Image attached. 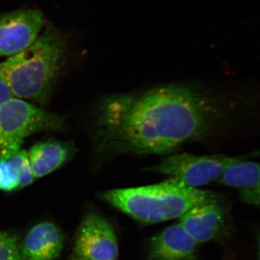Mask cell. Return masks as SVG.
Listing matches in <instances>:
<instances>
[{
    "mask_svg": "<svg viewBox=\"0 0 260 260\" xmlns=\"http://www.w3.org/2000/svg\"><path fill=\"white\" fill-rule=\"evenodd\" d=\"M20 243L15 234L0 231V260H22Z\"/></svg>",
    "mask_w": 260,
    "mask_h": 260,
    "instance_id": "obj_14",
    "label": "cell"
},
{
    "mask_svg": "<svg viewBox=\"0 0 260 260\" xmlns=\"http://www.w3.org/2000/svg\"><path fill=\"white\" fill-rule=\"evenodd\" d=\"M239 191L243 203L259 205V164L249 161L246 157L225 169L217 180Z\"/></svg>",
    "mask_w": 260,
    "mask_h": 260,
    "instance_id": "obj_12",
    "label": "cell"
},
{
    "mask_svg": "<svg viewBox=\"0 0 260 260\" xmlns=\"http://www.w3.org/2000/svg\"><path fill=\"white\" fill-rule=\"evenodd\" d=\"M70 260H86V259H82V258H79V257H78V256L73 255L71 256V258H70Z\"/></svg>",
    "mask_w": 260,
    "mask_h": 260,
    "instance_id": "obj_16",
    "label": "cell"
},
{
    "mask_svg": "<svg viewBox=\"0 0 260 260\" xmlns=\"http://www.w3.org/2000/svg\"><path fill=\"white\" fill-rule=\"evenodd\" d=\"M227 116L218 98L190 85L113 94L98 108L97 150L109 156L172 153L184 143L206 139Z\"/></svg>",
    "mask_w": 260,
    "mask_h": 260,
    "instance_id": "obj_1",
    "label": "cell"
},
{
    "mask_svg": "<svg viewBox=\"0 0 260 260\" xmlns=\"http://www.w3.org/2000/svg\"><path fill=\"white\" fill-rule=\"evenodd\" d=\"M64 124V118L60 116L22 99H10L0 105V158L16 153L28 136L58 131Z\"/></svg>",
    "mask_w": 260,
    "mask_h": 260,
    "instance_id": "obj_4",
    "label": "cell"
},
{
    "mask_svg": "<svg viewBox=\"0 0 260 260\" xmlns=\"http://www.w3.org/2000/svg\"><path fill=\"white\" fill-rule=\"evenodd\" d=\"M101 198L138 221L151 224L180 218L193 207L216 197L171 178L153 185L105 191Z\"/></svg>",
    "mask_w": 260,
    "mask_h": 260,
    "instance_id": "obj_3",
    "label": "cell"
},
{
    "mask_svg": "<svg viewBox=\"0 0 260 260\" xmlns=\"http://www.w3.org/2000/svg\"><path fill=\"white\" fill-rule=\"evenodd\" d=\"M244 158L245 156L177 153L162 159L157 165L145 171L171 176L186 185L197 188L218 180L229 166Z\"/></svg>",
    "mask_w": 260,
    "mask_h": 260,
    "instance_id": "obj_5",
    "label": "cell"
},
{
    "mask_svg": "<svg viewBox=\"0 0 260 260\" xmlns=\"http://www.w3.org/2000/svg\"><path fill=\"white\" fill-rule=\"evenodd\" d=\"M74 255L86 260H117V239L107 219L95 213L84 217L75 235Z\"/></svg>",
    "mask_w": 260,
    "mask_h": 260,
    "instance_id": "obj_6",
    "label": "cell"
},
{
    "mask_svg": "<svg viewBox=\"0 0 260 260\" xmlns=\"http://www.w3.org/2000/svg\"><path fill=\"white\" fill-rule=\"evenodd\" d=\"M28 152L20 149L8 158H0V190H20L34 181Z\"/></svg>",
    "mask_w": 260,
    "mask_h": 260,
    "instance_id": "obj_13",
    "label": "cell"
},
{
    "mask_svg": "<svg viewBox=\"0 0 260 260\" xmlns=\"http://www.w3.org/2000/svg\"><path fill=\"white\" fill-rule=\"evenodd\" d=\"M67 42L55 29H47L21 52L0 62V75L13 96L45 105L66 60Z\"/></svg>",
    "mask_w": 260,
    "mask_h": 260,
    "instance_id": "obj_2",
    "label": "cell"
},
{
    "mask_svg": "<svg viewBox=\"0 0 260 260\" xmlns=\"http://www.w3.org/2000/svg\"><path fill=\"white\" fill-rule=\"evenodd\" d=\"M179 218V224L198 243L218 240L228 232L225 213L217 198L193 207Z\"/></svg>",
    "mask_w": 260,
    "mask_h": 260,
    "instance_id": "obj_8",
    "label": "cell"
},
{
    "mask_svg": "<svg viewBox=\"0 0 260 260\" xmlns=\"http://www.w3.org/2000/svg\"><path fill=\"white\" fill-rule=\"evenodd\" d=\"M75 151L74 145L58 140H44L32 145L28 155L35 179L63 167L74 156Z\"/></svg>",
    "mask_w": 260,
    "mask_h": 260,
    "instance_id": "obj_11",
    "label": "cell"
},
{
    "mask_svg": "<svg viewBox=\"0 0 260 260\" xmlns=\"http://www.w3.org/2000/svg\"><path fill=\"white\" fill-rule=\"evenodd\" d=\"M39 10H22L0 16V57L12 56L32 45L44 25Z\"/></svg>",
    "mask_w": 260,
    "mask_h": 260,
    "instance_id": "obj_7",
    "label": "cell"
},
{
    "mask_svg": "<svg viewBox=\"0 0 260 260\" xmlns=\"http://www.w3.org/2000/svg\"><path fill=\"white\" fill-rule=\"evenodd\" d=\"M13 98L14 96H13L11 90L5 80L3 79V77L0 75V105Z\"/></svg>",
    "mask_w": 260,
    "mask_h": 260,
    "instance_id": "obj_15",
    "label": "cell"
},
{
    "mask_svg": "<svg viewBox=\"0 0 260 260\" xmlns=\"http://www.w3.org/2000/svg\"><path fill=\"white\" fill-rule=\"evenodd\" d=\"M64 246V236L56 224H36L20 243L22 260H57Z\"/></svg>",
    "mask_w": 260,
    "mask_h": 260,
    "instance_id": "obj_9",
    "label": "cell"
},
{
    "mask_svg": "<svg viewBox=\"0 0 260 260\" xmlns=\"http://www.w3.org/2000/svg\"><path fill=\"white\" fill-rule=\"evenodd\" d=\"M198 242L180 224L164 229L149 243V260H196Z\"/></svg>",
    "mask_w": 260,
    "mask_h": 260,
    "instance_id": "obj_10",
    "label": "cell"
}]
</instances>
